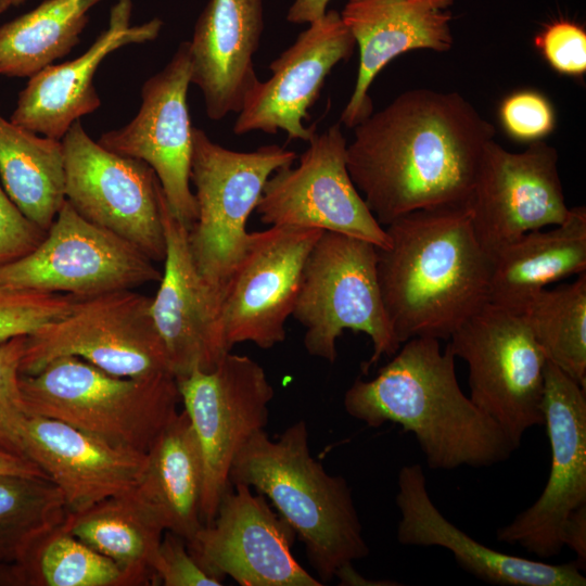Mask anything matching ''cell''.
Masks as SVG:
<instances>
[{
  "instance_id": "obj_1",
  "label": "cell",
  "mask_w": 586,
  "mask_h": 586,
  "mask_svg": "<svg viewBox=\"0 0 586 586\" xmlns=\"http://www.w3.org/2000/svg\"><path fill=\"white\" fill-rule=\"evenodd\" d=\"M349 176L381 226L467 203L495 127L460 93L407 90L354 128Z\"/></svg>"
},
{
  "instance_id": "obj_2",
  "label": "cell",
  "mask_w": 586,
  "mask_h": 586,
  "mask_svg": "<svg viewBox=\"0 0 586 586\" xmlns=\"http://www.w3.org/2000/svg\"><path fill=\"white\" fill-rule=\"evenodd\" d=\"M378 249L383 305L400 344L448 340L489 303L493 258L479 243L467 203L420 209L385 228Z\"/></svg>"
},
{
  "instance_id": "obj_3",
  "label": "cell",
  "mask_w": 586,
  "mask_h": 586,
  "mask_svg": "<svg viewBox=\"0 0 586 586\" xmlns=\"http://www.w3.org/2000/svg\"><path fill=\"white\" fill-rule=\"evenodd\" d=\"M455 359L437 339H409L375 377L353 382L344 409L370 428L391 422L412 433L432 470L504 462L517 447L462 392Z\"/></svg>"
},
{
  "instance_id": "obj_4",
  "label": "cell",
  "mask_w": 586,
  "mask_h": 586,
  "mask_svg": "<svg viewBox=\"0 0 586 586\" xmlns=\"http://www.w3.org/2000/svg\"><path fill=\"white\" fill-rule=\"evenodd\" d=\"M230 484H245L270 500L305 546L322 584L369 555L351 487L310 454L304 420L278 440L253 435L235 456Z\"/></svg>"
},
{
  "instance_id": "obj_5",
  "label": "cell",
  "mask_w": 586,
  "mask_h": 586,
  "mask_svg": "<svg viewBox=\"0 0 586 586\" xmlns=\"http://www.w3.org/2000/svg\"><path fill=\"white\" fill-rule=\"evenodd\" d=\"M28 416L67 423L114 446L146 454L179 413L176 378L112 375L76 357L63 356L39 372L21 374Z\"/></svg>"
},
{
  "instance_id": "obj_6",
  "label": "cell",
  "mask_w": 586,
  "mask_h": 586,
  "mask_svg": "<svg viewBox=\"0 0 586 586\" xmlns=\"http://www.w3.org/2000/svg\"><path fill=\"white\" fill-rule=\"evenodd\" d=\"M378 249L331 231H322L311 247L292 311L305 329L304 346L310 356L333 364L343 331L362 332L372 343V354L361 366L367 373L400 347L379 288Z\"/></svg>"
},
{
  "instance_id": "obj_7",
  "label": "cell",
  "mask_w": 586,
  "mask_h": 586,
  "mask_svg": "<svg viewBox=\"0 0 586 586\" xmlns=\"http://www.w3.org/2000/svg\"><path fill=\"white\" fill-rule=\"evenodd\" d=\"M190 180L195 188L196 218L188 230L195 267L219 310L225 286L242 256L246 224L264 186L277 169L297 155L278 144L255 151L229 150L193 127Z\"/></svg>"
},
{
  "instance_id": "obj_8",
  "label": "cell",
  "mask_w": 586,
  "mask_h": 586,
  "mask_svg": "<svg viewBox=\"0 0 586 586\" xmlns=\"http://www.w3.org/2000/svg\"><path fill=\"white\" fill-rule=\"evenodd\" d=\"M448 340L468 366L469 397L518 448L528 429L544 425L547 364L524 316L487 303Z\"/></svg>"
},
{
  "instance_id": "obj_9",
  "label": "cell",
  "mask_w": 586,
  "mask_h": 586,
  "mask_svg": "<svg viewBox=\"0 0 586 586\" xmlns=\"http://www.w3.org/2000/svg\"><path fill=\"white\" fill-rule=\"evenodd\" d=\"M151 300L135 289L79 298L68 314L27 335L21 374H36L63 356L79 357L116 377L173 374Z\"/></svg>"
},
{
  "instance_id": "obj_10",
  "label": "cell",
  "mask_w": 586,
  "mask_h": 586,
  "mask_svg": "<svg viewBox=\"0 0 586 586\" xmlns=\"http://www.w3.org/2000/svg\"><path fill=\"white\" fill-rule=\"evenodd\" d=\"M176 381L202 454L201 518L205 525L215 518L230 486L235 456L267 426L275 390L257 361L231 352L214 369H195Z\"/></svg>"
},
{
  "instance_id": "obj_11",
  "label": "cell",
  "mask_w": 586,
  "mask_h": 586,
  "mask_svg": "<svg viewBox=\"0 0 586 586\" xmlns=\"http://www.w3.org/2000/svg\"><path fill=\"white\" fill-rule=\"evenodd\" d=\"M161 278L153 260L84 218L66 200L36 249L0 265V286L79 298L135 289Z\"/></svg>"
},
{
  "instance_id": "obj_12",
  "label": "cell",
  "mask_w": 586,
  "mask_h": 586,
  "mask_svg": "<svg viewBox=\"0 0 586 586\" xmlns=\"http://www.w3.org/2000/svg\"><path fill=\"white\" fill-rule=\"evenodd\" d=\"M65 199L87 220L164 262L161 183L145 162L111 152L74 122L61 139Z\"/></svg>"
},
{
  "instance_id": "obj_13",
  "label": "cell",
  "mask_w": 586,
  "mask_h": 586,
  "mask_svg": "<svg viewBox=\"0 0 586 586\" xmlns=\"http://www.w3.org/2000/svg\"><path fill=\"white\" fill-rule=\"evenodd\" d=\"M346 148L340 123L315 133L296 166L281 167L266 181L255 208L260 221L337 232L387 247L385 229L349 176Z\"/></svg>"
},
{
  "instance_id": "obj_14",
  "label": "cell",
  "mask_w": 586,
  "mask_h": 586,
  "mask_svg": "<svg viewBox=\"0 0 586 586\" xmlns=\"http://www.w3.org/2000/svg\"><path fill=\"white\" fill-rule=\"evenodd\" d=\"M321 233L269 227L249 234L219 303L218 321L228 352L239 343L269 349L285 340L306 258Z\"/></svg>"
},
{
  "instance_id": "obj_15",
  "label": "cell",
  "mask_w": 586,
  "mask_h": 586,
  "mask_svg": "<svg viewBox=\"0 0 586 586\" xmlns=\"http://www.w3.org/2000/svg\"><path fill=\"white\" fill-rule=\"evenodd\" d=\"M557 150L543 140L511 152L491 140L467 201L475 237L493 258L522 234L565 220Z\"/></svg>"
},
{
  "instance_id": "obj_16",
  "label": "cell",
  "mask_w": 586,
  "mask_h": 586,
  "mask_svg": "<svg viewBox=\"0 0 586 586\" xmlns=\"http://www.w3.org/2000/svg\"><path fill=\"white\" fill-rule=\"evenodd\" d=\"M296 534L245 484H230L213 521L187 543L190 553L211 576L231 577L241 586H321L295 559Z\"/></svg>"
},
{
  "instance_id": "obj_17",
  "label": "cell",
  "mask_w": 586,
  "mask_h": 586,
  "mask_svg": "<svg viewBox=\"0 0 586 586\" xmlns=\"http://www.w3.org/2000/svg\"><path fill=\"white\" fill-rule=\"evenodd\" d=\"M542 409L551 449L550 472L537 500L496 539L539 558L557 556L569 515L586 505V388L547 360Z\"/></svg>"
},
{
  "instance_id": "obj_18",
  "label": "cell",
  "mask_w": 586,
  "mask_h": 586,
  "mask_svg": "<svg viewBox=\"0 0 586 586\" xmlns=\"http://www.w3.org/2000/svg\"><path fill=\"white\" fill-rule=\"evenodd\" d=\"M190 77L189 41H183L165 67L142 85L137 115L122 128L102 133L98 140L111 152L149 164L170 211L188 229L196 218V202L190 188L193 150L187 100Z\"/></svg>"
},
{
  "instance_id": "obj_19",
  "label": "cell",
  "mask_w": 586,
  "mask_h": 586,
  "mask_svg": "<svg viewBox=\"0 0 586 586\" xmlns=\"http://www.w3.org/2000/svg\"><path fill=\"white\" fill-rule=\"evenodd\" d=\"M356 47L340 12L327 10L309 23L295 41L269 64L271 76L258 80L247 93L233 125L237 136L251 131L309 142L316 127H305L308 110L320 95L332 68L347 61Z\"/></svg>"
},
{
  "instance_id": "obj_20",
  "label": "cell",
  "mask_w": 586,
  "mask_h": 586,
  "mask_svg": "<svg viewBox=\"0 0 586 586\" xmlns=\"http://www.w3.org/2000/svg\"><path fill=\"white\" fill-rule=\"evenodd\" d=\"M166 253L160 286L150 311L175 378L195 369L209 371L229 353L224 344L218 306L200 276L188 241V227L161 198Z\"/></svg>"
},
{
  "instance_id": "obj_21",
  "label": "cell",
  "mask_w": 586,
  "mask_h": 586,
  "mask_svg": "<svg viewBox=\"0 0 586 586\" xmlns=\"http://www.w3.org/2000/svg\"><path fill=\"white\" fill-rule=\"evenodd\" d=\"M400 512L396 537L405 546L442 547L476 578L499 586H585L576 560L561 564L508 555L485 546L448 521L432 501L421 464H407L397 476Z\"/></svg>"
},
{
  "instance_id": "obj_22",
  "label": "cell",
  "mask_w": 586,
  "mask_h": 586,
  "mask_svg": "<svg viewBox=\"0 0 586 586\" xmlns=\"http://www.w3.org/2000/svg\"><path fill=\"white\" fill-rule=\"evenodd\" d=\"M454 0H348L341 18L359 51L353 93L340 124L354 128L373 113L368 94L377 75L410 50L446 52L453 48L450 7Z\"/></svg>"
},
{
  "instance_id": "obj_23",
  "label": "cell",
  "mask_w": 586,
  "mask_h": 586,
  "mask_svg": "<svg viewBox=\"0 0 586 586\" xmlns=\"http://www.w3.org/2000/svg\"><path fill=\"white\" fill-rule=\"evenodd\" d=\"M131 0H117L111 8L106 29L85 53L62 64H50L30 76L10 120L61 140L74 122L94 112L101 105L93 86L101 62L124 46L155 40L163 27V21L156 17L131 26Z\"/></svg>"
},
{
  "instance_id": "obj_24",
  "label": "cell",
  "mask_w": 586,
  "mask_h": 586,
  "mask_svg": "<svg viewBox=\"0 0 586 586\" xmlns=\"http://www.w3.org/2000/svg\"><path fill=\"white\" fill-rule=\"evenodd\" d=\"M24 456L61 491L66 513L130 493L146 456L109 444L59 420L28 416Z\"/></svg>"
},
{
  "instance_id": "obj_25",
  "label": "cell",
  "mask_w": 586,
  "mask_h": 586,
  "mask_svg": "<svg viewBox=\"0 0 586 586\" xmlns=\"http://www.w3.org/2000/svg\"><path fill=\"white\" fill-rule=\"evenodd\" d=\"M264 30L262 0H209L189 41L191 84L212 120L239 113L259 80L253 56Z\"/></svg>"
},
{
  "instance_id": "obj_26",
  "label": "cell",
  "mask_w": 586,
  "mask_h": 586,
  "mask_svg": "<svg viewBox=\"0 0 586 586\" xmlns=\"http://www.w3.org/2000/svg\"><path fill=\"white\" fill-rule=\"evenodd\" d=\"M586 271V207L549 230L528 231L493 257L489 303L523 314L547 285Z\"/></svg>"
},
{
  "instance_id": "obj_27",
  "label": "cell",
  "mask_w": 586,
  "mask_h": 586,
  "mask_svg": "<svg viewBox=\"0 0 586 586\" xmlns=\"http://www.w3.org/2000/svg\"><path fill=\"white\" fill-rule=\"evenodd\" d=\"M131 491L139 505L166 532L192 540L203 527V459L190 419L182 409L145 454Z\"/></svg>"
},
{
  "instance_id": "obj_28",
  "label": "cell",
  "mask_w": 586,
  "mask_h": 586,
  "mask_svg": "<svg viewBox=\"0 0 586 586\" xmlns=\"http://www.w3.org/2000/svg\"><path fill=\"white\" fill-rule=\"evenodd\" d=\"M61 525L112 560L128 586L153 584L152 566L165 531L131 492L106 498L82 511L66 513Z\"/></svg>"
},
{
  "instance_id": "obj_29",
  "label": "cell",
  "mask_w": 586,
  "mask_h": 586,
  "mask_svg": "<svg viewBox=\"0 0 586 586\" xmlns=\"http://www.w3.org/2000/svg\"><path fill=\"white\" fill-rule=\"evenodd\" d=\"M0 178L23 215L47 231L66 200L62 141L0 115Z\"/></svg>"
},
{
  "instance_id": "obj_30",
  "label": "cell",
  "mask_w": 586,
  "mask_h": 586,
  "mask_svg": "<svg viewBox=\"0 0 586 586\" xmlns=\"http://www.w3.org/2000/svg\"><path fill=\"white\" fill-rule=\"evenodd\" d=\"M101 0H44L0 26V75L30 77L79 42L88 11Z\"/></svg>"
},
{
  "instance_id": "obj_31",
  "label": "cell",
  "mask_w": 586,
  "mask_h": 586,
  "mask_svg": "<svg viewBox=\"0 0 586 586\" xmlns=\"http://www.w3.org/2000/svg\"><path fill=\"white\" fill-rule=\"evenodd\" d=\"M522 315L547 360L586 388V271L538 292Z\"/></svg>"
},
{
  "instance_id": "obj_32",
  "label": "cell",
  "mask_w": 586,
  "mask_h": 586,
  "mask_svg": "<svg viewBox=\"0 0 586 586\" xmlns=\"http://www.w3.org/2000/svg\"><path fill=\"white\" fill-rule=\"evenodd\" d=\"M12 565L18 586H128L112 560L61 523L38 537Z\"/></svg>"
},
{
  "instance_id": "obj_33",
  "label": "cell",
  "mask_w": 586,
  "mask_h": 586,
  "mask_svg": "<svg viewBox=\"0 0 586 586\" xmlns=\"http://www.w3.org/2000/svg\"><path fill=\"white\" fill-rule=\"evenodd\" d=\"M65 515L62 493L48 477L0 474V564H14Z\"/></svg>"
},
{
  "instance_id": "obj_34",
  "label": "cell",
  "mask_w": 586,
  "mask_h": 586,
  "mask_svg": "<svg viewBox=\"0 0 586 586\" xmlns=\"http://www.w3.org/2000/svg\"><path fill=\"white\" fill-rule=\"evenodd\" d=\"M79 297L0 286V343L68 314Z\"/></svg>"
},
{
  "instance_id": "obj_35",
  "label": "cell",
  "mask_w": 586,
  "mask_h": 586,
  "mask_svg": "<svg viewBox=\"0 0 586 586\" xmlns=\"http://www.w3.org/2000/svg\"><path fill=\"white\" fill-rule=\"evenodd\" d=\"M26 337L17 335L0 343V449L24 458L23 434L28 415L20 378Z\"/></svg>"
},
{
  "instance_id": "obj_36",
  "label": "cell",
  "mask_w": 586,
  "mask_h": 586,
  "mask_svg": "<svg viewBox=\"0 0 586 586\" xmlns=\"http://www.w3.org/2000/svg\"><path fill=\"white\" fill-rule=\"evenodd\" d=\"M499 119L512 139L528 143L542 140L556 126L550 101L534 90H519L506 97L499 106Z\"/></svg>"
},
{
  "instance_id": "obj_37",
  "label": "cell",
  "mask_w": 586,
  "mask_h": 586,
  "mask_svg": "<svg viewBox=\"0 0 586 586\" xmlns=\"http://www.w3.org/2000/svg\"><path fill=\"white\" fill-rule=\"evenodd\" d=\"M534 43L557 73L574 77L585 74L586 31L578 24L555 21L536 35Z\"/></svg>"
},
{
  "instance_id": "obj_38",
  "label": "cell",
  "mask_w": 586,
  "mask_h": 586,
  "mask_svg": "<svg viewBox=\"0 0 586 586\" xmlns=\"http://www.w3.org/2000/svg\"><path fill=\"white\" fill-rule=\"evenodd\" d=\"M153 585L164 586H220L221 581L208 575L190 553L187 542L164 532L153 566Z\"/></svg>"
},
{
  "instance_id": "obj_39",
  "label": "cell",
  "mask_w": 586,
  "mask_h": 586,
  "mask_svg": "<svg viewBox=\"0 0 586 586\" xmlns=\"http://www.w3.org/2000/svg\"><path fill=\"white\" fill-rule=\"evenodd\" d=\"M46 234V230L23 215L0 186V265L31 252Z\"/></svg>"
},
{
  "instance_id": "obj_40",
  "label": "cell",
  "mask_w": 586,
  "mask_h": 586,
  "mask_svg": "<svg viewBox=\"0 0 586 586\" xmlns=\"http://www.w3.org/2000/svg\"><path fill=\"white\" fill-rule=\"evenodd\" d=\"M563 547L576 555V562L583 571L586 566V505L576 508L566 519L562 535Z\"/></svg>"
},
{
  "instance_id": "obj_41",
  "label": "cell",
  "mask_w": 586,
  "mask_h": 586,
  "mask_svg": "<svg viewBox=\"0 0 586 586\" xmlns=\"http://www.w3.org/2000/svg\"><path fill=\"white\" fill-rule=\"evenodd\" d=\"M331 0H294L288 10L286 21L293 24L311 23L328 10Z\"/></svg>"
},
{
  "instance_id": "obj_42",
  "label": "cell",
  "mask_w": 586,
  "mask_h": 586,
  "mask_svg": "<svg viewBox=\"0 0 586 586\" xmlns=\"http://www.w3.org/2000/svg\"><path fill=\"white\" fill-rule=\"evenodd\" d=\"M0 474H14L26 476H43L47 475L31 460L20 457L0 449Z\"/></svg>"
},
{
  "instance_id": "obj_43",
  "label": "cell",
  "mask_w": 586,
  "mask_h": 586,
  "mask_svg": "<svg viewBox=\"0 0 586 586\" xmlns=\"http://www.w3.org/2000/svg\"><path fill=\"white\" fill-rule=\"evenodd\" d=\"M0 586H18V579L12 564H0Z\"/></svg>"
},
{
  "instance_id": "obj_44",
  "label": "cell",
  "mask_w": 586,
  "mask_h": 586,
  "mask_svg": "<svg viewBox=\"0 0 586 586\" xmlns=\"http://www.w3.org/2000/svg\"><path fill=\"white\" fill-rule=\"evenodd\" d=\"M25 0H0V14L13 7H18Z\"/></svg>"
}]
</instances>
